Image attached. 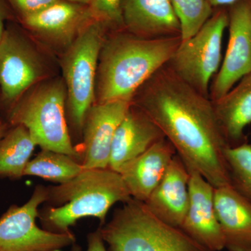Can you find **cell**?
Instances as JSON below:
<instances>
[{"label":"cell","mask_w":251,"mask_h":251,"mask_svg":"<svg viewBox=\"0 0 251 251\" xmlns=\"http://www.w3.org/2000/svg\"><path fill=\"white\" fill-rule=\"evenodd\" d=\"M61 251V250H52V251ZM69 251H82V248L80 247V246L77 245V244H74V245L72 246V249H71Z\"/></svg>","instance_id":"obj_31"},{"label":"cell","mask_w":251,"mask_h":251,"mask_svg":"<svg viewBox=\"0 0 251 251\" xmlns=\"http://www.w3.org/2000/svg\"><path fill=\"white\" fill-rule=\"evenodd\" d=\"M4 11L2 5L0 2V39L4 33Z\"/></svg>","instance_id":"obj_29"},{"label":"cell","mask_w":251,"mask_h":251,"mask_svg":"<svg viewBox=\"0 0 251 251\" xmlns=\"http://www.w3.org/2000/svg\"><path fill=\"white\" fill-rule=\"evenodd\" d=\"M250 1H251V0H250Z\"/></svg>","instance_id":"obj_33"},{"label":"cell","mask_w":251,"mask_h":251,"mask_svg":"<svg viewBox=\"0 0 251 251\" xmlns=\"http://www.w3.org/2000/svg\"><path fill=\"white\" fill-rule=\"evenodd\" d=\"M125 30L145 39L181 36L171 0H122Z\"/></svg>","instance_id":"obj_15"},{"label":"cell","mask_w":251,"mask_h":251,"mask_svg":"<svg viewBox=\"0 0 251 251\" xmlns=\"http://www.w3.org/2000/svg\"><path fill=\"white\" fill-rule=\"evenodd\" d=\"M207 1L214 9H219V8H226V6L229 7L239 0H207Z\"/></svg>","instance_id":"obj_27"},{"label":"cell","mask_w":251,"mask_h":251,"mask_svg":"<svg viewBox=\"0 0 251 251\" xmlns=\"http://www.w3.org/2000/svg\"><path fill=\"white\" fill-rule=\"evenodd\" d=\"M189 177L186 165L175 155L161 182L144 202L149 210L163 222L180 228L189 202Z\"/></svg>","instance_id":"obj_17"},{"label":"cell","mask_w":251,"mask_h":251,"mask_svg":"<svg viewBox=\"0 0 251 251\" xmlns=\"http://www.w3.org/2000/svg\"><path fill=\"white\" fill-rule=\"evenodd\" d=\"M37 146L23 125L11 126L0 140V177L19 179Z\"/></svg>","instance_id":"obj_20"},{"label":"cell","mask_w":251,"mask_h":251,"mask_svg":"<svg viewBox=\"0 0 251 251\" xmlns=\"http://www.w3.org/2000/svg\"><path fill=\"white\" fill-rule=\"evenodd\" d=\"M47 191L48 205L39 209L38 218L43 229L57 234L72 232L70 227L84 218L98 219L102 226L112 206L133 198L120 173L109 168L84 169Z\"/></svg>","instance_id":"obj_3"},{"label":"cell","mask_w":251,"mask_h":251,"mask_svg":"<svg viewBox=\"0 0 251 251\" xmlns=\"http://www.w3.org/2000/svg\"><path fill=\"white\" fill-rule=\"evenodd\" d=\"M10 127L11 125H9V122L4 119L0 118V140L4 136Z\"/></svg>","instance_id":"obj_28"},{"label":"cell","mask_w":251,"mask_h":251,"mask_svg":"<svg viewBox=\"0 0 251 251\" xmlns=\"http://www.w3.org/2000/svg\"><path fill=\"white\" fill-rule=\"evenodd\" d=\"M47 197V187L38 185L27 202L11 205L0 217V251L61 250L75 244L72 232L53 233L36 225L39 206Z\"/></svg>","instance_id":"obj_8"},{"label":"cell","mask_w":251,"mask_h":251,"mask_svg":"<svg viewBox=\"0 0 251 251\" xmlns=\"http://www.w3.org/2000/svg\"><path fill=\"white\" fill-rule=\"evenodd\" d=\"M228 23L226 8L214 11L194 36L181 41L167 64L181 80L206 97H209L211 81L222 63L223 38Z\"/></svg>","instance_id":"obj_7"},{"label":"cell","mask_w":251,"mask_h":251,"mask_svg":"<svg viewBox=\"0 0 251 251\" xmlns=\"http://www.w3.org/2000/svg\"><path fill=\"white\" fill-rule=\"evenodd\" d=\"M188 172L189 202L180 228L207 250H224V234L214 206V187L197 171Z\"/></svg>","instance_id":"obj_12"},{"label":"cell","mask_w":251,"mask_h":251,"mask_svg":"<svg viewBox=\"0 0 251 251\" xmlns=\"http://www.w3.org/2000/svg\"><path fill=\"white\" fill-rule=\"evenodd\" d=\"M132 101L94 103L84 122L82 143L79 146L85 169L108 168L114 135Z\"/></svg>","instance_id":"obj_11"},{"label":"cell","mask_w":251,"mask_h":251,"mask_svg":"<svg viewBox=\"0 0 251 251\" xmlns=\"http://www.w3.org/2000/svg\"><path fill=\"white\" fill-rule=\"evenodd\" d=\"M80 161L66 153L41 150L28 163L24 176H35L52 182L64 184L84 171Z\"/></svg>","instance_id":"obj_21"},{"label":"cell","mask_w":251,"mask_h":251,"mask_svg":"<svg viewBox=\"0 0 251 251\" xmlns=\"http://www.w3.org/2000/svg\"><path fill=\"white\" fill-rule=\"evenodd\" d=\"M163 138L152 120L131 103L114 135L108 168L118 172Z\"/></svg>","instance_id":"obj_14"},{"label":"cell","mask_w":251,"mask_h":251,"mask_svg":"<svg viewBox=\"0 0 251 251\" xmlns=\"http://www.w3.org/2000/svg\"><path fill=\"white\" fill-rule=\"evenodd\" d=\"M109 32L103 23L92 19L65 51L62 59L67 90L66 115L69 130L82 138L86 115L95 103L99 54Z\"/></svg>","instance_id":"obj_6"},{"label":"cell","mask_w":251,"mask_h":251,"mask_svg":"<svg viewBox=\"0 0 251 251\" xmlns=\"http://www.w3.org/2000/svg\"><path fill=\"white\" fill-rule=\"evenodd\" d=\"M181 26V41L194 36L214 14L207 0H171Z\"/></svg>","instance_id":"obj_23"},{"label":"cell","mask_w":251,"mask_h":251,"mask_svg":"<svg viewBox=\"0 0 251 251\" xmlns=\"http://www.w3.org/2000/svg\"><path fill=\"white\" fill-rule=\"evenodd\" d=\"M181 36L145 39L125 29L107 34L99 54L95 103L132 101L135 94L166 65Z\"/></svg>","instance_id":"obj_2"},{"label":"cell","mask_w":251,"mask_h":251,"mask_svg":"<svg viewBox=\"0 0 251 251\" xmlns=\"http://www.w3.org/2000/svg\"><path fill=\"white\" fill-rule=\"evenodd\" d=\"M230 184L251 203V144L227 147L225 151Z\"/></svg>","instance_id":"obj_22"},{"label":"cell","mask_w":251,"mask_h":251,"mask_svg":"<svg viewBox=\"0 0 251 251\" xmlns=\"http://www.w3.org/2000/svg\"><path fill=\"white\" fill-rule=\"evenodd\" d=\"M86 251H108L99 229L87 235V249Z\"/></svg>","instance_id":"obj_26"},{"label":"cell","mask_w":251,"mask_h":251,"mask_svg":"<svg viewBox=\"0 0 251 251\" xmlns=\"http://www.w3.org/2000/svg\"><path fill=\"white\" fill-rule=\"evenodd\" d=\"M44 67L39 53L20 34L4 31L0 39V90L6 113L27 91L41 82Z\"/></svg>","instance_id":"obj_9"},{"label":"cell","mask_w":251,"mask_h":251,"mask_svg":"<svg viewBox=\"0 0 251 251\" xmlns=\"http://www.w3.org/2000/svg\"><path fill=\"white\" fill-rule=\"evenodd\" d=\"M64 1H70V2L77 3V4L87 5L90 6L92 0H64Z\"/></svg>","instance_id":"obj_30"},{"label":"cell","mask_w":251,"mask_h":251,"mask_svg":"<svg viewBox=\"0 0 251 251\" xmlns=\"http://www.w3.org/2000/svg\"><path fill=\"white\" fill-rule=\"evenodd\" d=\"M92 19L89 6L64 0L23 17L26 27L34 35L49 45L65 50Z\"/></svg>","instance_id":"obj_13"},{"label":"cell","mask_w":251,"mask_h":251,"mask_svg":"<svg viewBox=\"0 0 251 251\" xmlns=\"http://www.w3.org/2000/svg\"><path fill=\"white\" fill-rule=\"evenodd\" d=\"M214 206L228 251H251V203L231 184L214 188Z\"/></svg>","instance_id":"obj_18"},{"label":"cell","mask_w":251,"mask_h":251,"mask_svg":"<svg viewBox=\"0 0 251 251\" xmlns=\"http://www.w3.org/2000/svg\"><path fill=\"white\" fill-rule=\"evenodd\" d=\"M67 90L63 79L40 82L27 91L7 112L11 126L23 125L41 150L64 153L82 161L74 145L66 115Z\"/></svg>","instance_id":"obj_4"},{"label":"cell","mask_w":251,"mask_h":251,"mask_svg":"<svg viewBox=\"0 0 251 251\" xmlns=\"http://www.w3.org/2000/svg\"><path fill=\"white\" fill-rule=\"evenodd\" d=\"M132 103L159 128L188 171L214 188L230 184L227 143L209 97L181 80L168 64L137 91Z\"/></svg>","instance_id":"obj_1"},{"label":"cell","mask_w":251,"mask_h":251,"mask_svg":"<svg viewBox=\"0 0 251 251\" xmlns=\"http://www.w3.org/2000/svg\"><path fill=\"white\" fill-rule=\"evenodd\" d=\"M122 3V0H92L89 7L92 18L111 32L125 29Z\"/></svg>","instance_id":"obj_24"},{"label":"cell","mask_w":251,"mask_h":251,"mask_svg":"<svg viewBox=\"0 0 251 251\" xmlns=\"http://www.w3.org/2000/svg\"><path fill=\"white\" fill-rule=\"evenodd\" d=\"M15 6L21 11L23 17L36 14L58 0H11Z\"/></svg>","instance_id":"obj_25"},{"label":"cell","mask_w":251,"mask_h":251,"mask_svg":"<svg viewBox=\"0 0 251 251\" xmlns=\"http://www.w3.org/2000/svg\"><path fill=\"white\" fill-rule=\"evenodd\" d=\"M228 42L219 72L211 81L209 99L216 101L251 72V4L239 0L228 10Z\"/></svg>","instance_id":"obj_10"},{"label":"cell","mask_w":251,"mask_h":251,"mask_svg":"<svg viewBox=\"0 0 251 251\" xmlns=\"http://www.w3.org/2000/svg\"><path fill=\"white\" fill-rule=\"evenodd\" d=\"M213 104L227 146L247 143L245 129L251 124V72Z\"/></svg>","instance_id":"obj_19"},{"label":"cell","mask_w":251,"mask_h":251,"mask_svg":"<svg viewBox=\"0 0 251 251\" xmlns=\"http://www.w3.org/2000/svg\"><path fill=\"white\" fill-rule=\"evenodd\" d=\"M176 150L166 138L120 168L118 173L133 199L146 202L166 175Z\"/></svg>","instance_id":"obj_16"},{"label":"cell","mask_w":251,"mask_h":251,"mask_svg":"<svg viewBox=\"0 0 251 251\" xmlns=\"http://www.w3.org/2000/svg\"><path fill=\"white\" fill-rule=\"evenodd\" d=\"M250 139H251V135H250Z\"/></svg>","instance_id":"obj_32"},{"label":"cell","mask_w":251,"mask_h":251,"mask_svg":"<svg viewBox=\"0 0 251 251\" xmlns=\"http://www.w3.org/2000/svg\"><path fill=\"white\" fill-rule=\"evenodd\" d=\"M108 251H210L132 198L99 228Z\"/></svg>","instance_id":"obj_5"}]
</instances>
